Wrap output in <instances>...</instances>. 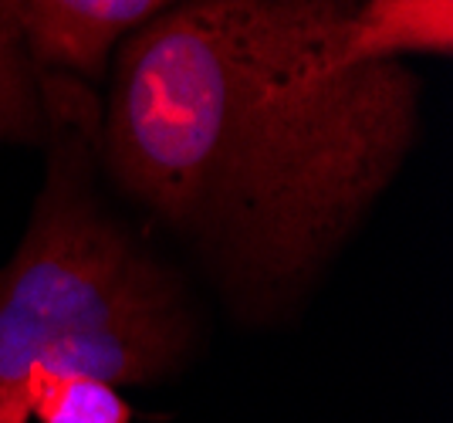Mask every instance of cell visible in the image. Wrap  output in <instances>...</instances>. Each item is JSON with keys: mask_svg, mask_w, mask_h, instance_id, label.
Segmentation results:
<instances>
[{"mask_svg": "<svg viewBox=\"0 0 453 423\" xmlns=\"http://www.w3.org/2000/svg\"><path fill=\"white\" fill-rule=\"evenodd\" d=\"M48 173L14 258L0 268V423H27V373L163 383L196 342L180 274L119 220L95 183L98 105L81 78L41 72Z\"/></svg>", "mask_w": 453, "mask_h": 423, "instance_id": "obj_2", "label": "cell"}, {"mask_svg": "<svg viewBox=\"0 0 453 423\" xmlns=\"http://www.w3.org/2000/svg\"><path fill=\"white\" fill-rule=\"evenodd\" d=\"M359 0H200L115 48L98 163L237 315L291 305L403 170L419 85L332 68Z\"/></svg>", "mask_w": 453, "mask_h": 423, "instance_id": "obj_1", "label": "cell"}, {"mask_svg": "<svg viewBox=\"0 0 453 423\" xmlns=\"http://www.w3.org/2000/svg\"><path fill=\"white\" fill-rule=\"evenodd\" d=\"M183 4L200 0H24L27 48L41 72L95 81L133 31Z\"/></svg>", "mask_w": 453, "mask_h": 423, "instance_id": "obj_3", "label": "cell"}, {"mask_svg": "<svg viewBox=\"0 0 453 423\" xmlns=\"http://www.w3.org/2000/svg\"><path fill=\"white\" fill-rule=\"evenodd\" d=\"M48 135L41 68L27 48L24 0H0V142H38Z\"/></svg>", "mask_w": 453, "mask_h": 423, "instance_id": "obj_5", "label": "cell"}, {"mask_svg": "<svg viewBox=\"0 0 453 423\" xmlns=\"http://www.w3.org/2000/svg\"><path fill=\"white\" fill-rule=\"evenodd\" d=\"M453 0H359L342 27L332 68H359L403 55H450Z\"/></svg>", "mask_w": 453, "mask_h": 423, "instance_id": "obj_4", "label": "cell"}, {"mask_svg": "<svg viewBox=\"0 0 453 423\" xmlns=\"http://www.w3.org/2000/svg\"><path fill=\"white\" fill-rule=\"evenodd\" d=\"M24 393L27 413L38 423H133V406L122 400V393L88 373L35 365Z\"/></svg>", "mask_w": 453, "mask_h": 423, "instance_id": "obj_6", "label": "cell"}]
</instances>
